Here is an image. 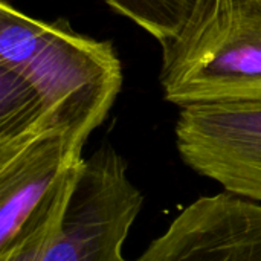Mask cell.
I'll return each instance as SVG.
<instances>
[{
	"label": "cell",
	"mask_w": 261,
	"mask_h": 261,
	"mask_svg": "<svg viewBox=\"0 0 261 261\" xmlns=\"http://www.w3.org/2000/svg\"><path fill=\"white\" fill-rule=\"evenodd\" d=\"M122 64L107 40L66 20L34 18L0 3V164L46 136L84 148L122 87Z\"/></svg>",
	"instance_id": "1"
},
{
	"label": "cell",
	"mask_w": 261,
	"mask_h": 261,
	"mask_svg": "<svg viewBox=\"0 0 261 261\" xmlns=\"http://www.w3.org/2000/svg\"><path fill=\"white\" fill-rule=\"evenodd\" d=\"M174 136L180 159L193 171L261 203V104L180 109Z\"/></svg>",
	"instance_id": "4"
},
{
	"label": "cell",
	"mask_w": 261,
	"mask_h": 261,
	"mask_svg": "<svg viewBox=\"0 0 261 261\" xmlns=\"http://www.w3.org/2000/svg\"><path fill=\"white\" fill-rule=\"evenodd\" d=\"M106 3L161 43L176 32L190 0H106Z\"/></svg>",
	"instance_id": "7"
},
{
	"label": "cell",
	"mask_w": 261,
	"mask_h": 261,
	"mask_svg": "<svg viewBox=\"0 0 261 261\" xmlns=\"http://www.w3.org/2000/svg\"><path fill=\"white\" fill-rule=\"evenodd\" d=\"M135 261H261V203L226 191L199 197Z\"/></svg>",
	"instance_id": "5"
},
{
	"label": "cell",
	"mask_w": 261,
	"mask_h": 261,
	"mask_svg": "<svg viewBox=\"0 0 261 261\" xmlns=\"http://www.w3.org/2000/svg\"><path fill=\"white\" fill-rule=\"evenodd\" d=\"M161 47L165 101L261 104V0H190Z\"/></svg>",
	"instance_id": "3"
},
{
	"label": "cell",
	"mask_w": 261,
	"mask_h": 261,
	"mask_svg": "<svg viewBox=\"0 0 261 261\" xmlns=\"http://www.w3.org/2000/svg\"><path fill=\"white\" fill-rule=\"evenodd\" d=\"M83 161V147L64 136H46L0 164V249L12 242L60 179Z\"/></svg>",
	"instance_id": "6"
},
{
	"label": "cell",
	"mask_w": 261,
	"mask_h": 261,
	"mask_svg": "<svg viewBox=\"0 0 261 261\" xmlns=\"http://www.w3.org/2000/svg\"><path fill=\"white\" fill-rule=\"evenodd\" d=\"M125 159L102 145L84 159L75 187L52 190L0 261H128L122 248L144 205Z\"/></svg>",
	"instance_id": "2"
}]
</instances>
